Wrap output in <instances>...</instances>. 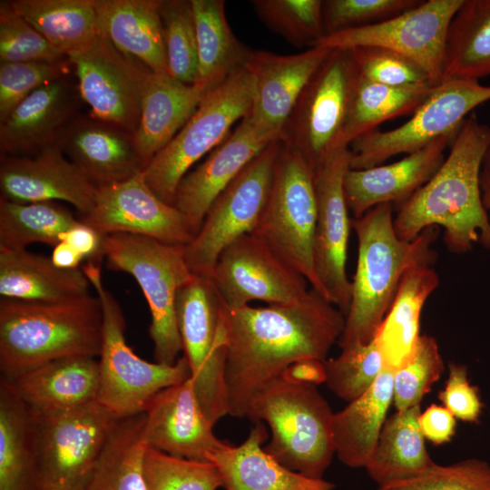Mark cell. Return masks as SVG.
Listing matches in <instances>:
<instances>
[{
  "instance_id": "6da1fadb",
  "label": "cell",
  "mask_w": 490,
  "mask_h": 490,
  "mask_svg": "<svg viewBox=\"0 0 490 490\" xmlns=\"http://www.w3.org/2000/svg\"><path fill=\"white\" fill-rule=\"evenodd\" d=\"M224 319L229 415L240 418L256 394L289 367L327 359L345 327V315L312 288L294 303L225 306Z\"/></svg>"
},
{
  "instance_id": "7a4b0ae2",
  "label": "cell",
  "mask_w": 490,
  "mask_h": 490,
  "mask_svg": "<svg viewBox=\"0 0 490 490\" xmlns=\"http://www.w3.org/2000/svg\"><path fill=\"white\" fill-rule=\"evenodd\" d=\"M490 144V126L469 115L434 174L399 205L394 226L406 240L429 227L444 229V241L454 253H466L477 243L490 250V218L480 191V170Z\"/></svg>"
},
{
  "instance_id": "3957f363",
  "label": "cell",
  "mask_w": 490,
  "mask_h": 490,
  "mask_svg": "<svg viewBox=\"0 0 490 490\" xmlns=\"http://www.w3.org/2000/svg\"><path fill=\"white\" fill-rule=\"evenodd\" d=\"M358 238V260L340 348L371 342L380 327L405 271L415 265L436 261L432 244L438 227L424 230L412 240L399 238L394 226L392 204L377 205L351 219Z\"/></svg>"
},
{
  "instance_id": "277c9868",
  "label": "cell",
  "mask_w": 490,
  "mask_h": 490,
  "mask_svg": "<svg viewBox=\"0 0 490 490\" xmlns=\"http://www.w3.org/2000/svg\"><path fill=\"white\" fill-rule=\"evenodd\" d=\"M102 344L103 310L97 295L59 302L0 300V370L5 378L60 358H98Z\"/></svg>"
},
{
  "instance_id": "5b68a950",
  "label": "cell",
  "mask_w": 490,
  "mask_h": 490,
  "mask_svg": "<svg viewBox=\"0 0 490 490\" xmlns=\"http://www.w3.org/2000/svg\"><path fill=\"white\" fill-rule=\"evenodd\" d=\"M334 414L317 386L279 377L256 394L246 417L267 423L270 440L264 450L279 463L321 479L335 455Z\"/></svg>"
},
{
  "instance_id": "8992f818",
  "label": "cell",
  "mask_w": 490,
  "mask_h": 490,
  "mask_svg": "<svg viewBox=\"0 0 490 490\" xmlns=\"http://www.w3.org/2000/svg\"><path fill=\"white\" fill-rule=\"evenodd\" d=\"M81 269L103 310L97 401L118 419L142 414L159 391L191 377L188 361L183 355L172 365L149 362L137 356L125 339L121 306L103 282L101 262L87 260Z\"/></svg>"
},
{
  "instance_id": "52a82bcc",
  "label": "cell",
  "mask_w": 490,
  "mask_h": 490,
  "mask_svg": "<svg viewBox=\"0 0 490 490\" xmlns=\"http://www.w3.org/2000/svg\"><path fill=\"white\" fill-rule=\"evenodd\" d=\"M103 251L108 268L132 275L143 292L151 312L149 335L155 362L175 364L182 351L176 296L194 276L185 260L184 245L113 233L104 236Z\"/></svg>"
},
{
  "instance_id": "ba28073f",
  "label": "cell",
  "mask_w": 490,
  "mask_h": 490,
  "mask_svg": "<svg viewBox=\"0 0 490 490\" xmlns=\"http://www.w3.org/2000/svg\"><path fill=\"white\" fill-rule=\"evenodd\" d=\"M254 78L247 67L211 88L177 134L142 171L152 191L174 205L182 178L204 155L229 136L231 127L246 117L254 98Z\"/></svg>"
},
{
  "instance_id": "9c48e42d",
  "label": "cell",
  "mask_w": 490,
  "mask_h": 490,
  "mask_svg": "<svg viewBox=\"0 0 490 490\" xmlns=\"http://www.w3.org/2000/svg\"><path fill=\"white\" fill-rule=\"evenodd\" d=\"M316 220L314 171L298 152L281 143L270 193L251 234L326 299L314 267Z\"/></svg>"
},
{
  "instance_id": "30bf717a",
  "label": "cell",
  "mask_w": 490,
  "mask_h": 490,
  "mask_svg": "<svg viewBox=\"0 0 490 490\" xmlns=\"http://www.w3.org/2000/svg\"><path fill=\"white\" fill-rule=\"evenodd\" d=\"M358 71L351 49H332L301 92L282 131L280 142L298 152L314 171L344 147Z\"/></svg>"
},
{
  "instance_id": "8fae6325",
  "label": "cell",
  "mask_w": 490,
  "mask_h": 490,
  "mask_svg": "<svg viewBox=\"0 0 490 490\" xmlns=\"http://www.w3.org/2000/svg\"><path fill=\"white\" fill-rule=\"evenodd\" d=\"M225 306L211 278L194 275L178 291L176 318L199 401L215 425L229 415Z\"/></svg>"
},
{
  "instance_id": "7c38bea8",
  "label": "cell",
  "mask_w": 490,
  "mask_h": 490,
  "mask_svg": "<svg viewBox=\"0 0 490 490\" xmlns=\"http://www.w3.org/2000/svg\"><path fill=\"white\" fill-rule=\"evenodd\" d=\"M35 416L39 489L83 490L120 419L98 401Z\"/></svg>"
},
{
  "instance_id": "4fadbf2b",
  "label": "cell",
  "mask_w": 490,
  "mask_h": 490,
  "mask_svg": "<svg viewBox=\"0 0 490 490\" xmlns=\"http://www.w3.org/2000/svg\"><path fill=\"white\" fill-rule=\"evenodd\" d=\"M487 101L490 85L470 80L443 81L403 124L388 131L375 130L354 140L348 146L350 169L380 165L443 136H456L468 113Z\"/></svg>"
},
{
  "instance_id": "5bb4252c",
  "label": "cell",
  "mask_w": 490,
  "mask_h": 490,
  "mask_svg": "<svg viewBox=\"0 0 490 490\" xmlns=\"http://www.w3.org/2000/svg\"><path fill=\"white\" fill-rule=\"evenodd\" d=\"M280 141L270 143L253 158L214 201L184 256L194 275L211 278L220 253L251 234L264 210Z\"/></svg>"
},
{
  "instance_id": "9a60e30c",
  "label": "cell",
  "mask_w": 490,
  "mask_h": 490,
  "mask_svg": "<svg viewBox=\"0 0 490 490\" xmlns=\"http://www.w3.org/2000/svg\"><path fill=\"white\" fill-rule=\"evenodd\" d=\"M463 1H421L385 21L328 34L316 45L330 49L387 48L417 64L430 81L438 84L443 78L449 25Z\"/></svg>"
},
{
  "instance_id": "2e32d148",
  "label": "cell",
  "mask_w": 490,
  "mask_h": 490,
  "mask_svg": "<svg viewBox=\"0 0 490 490\" xmlns=\"http://www.w3.org/2000/svg\"><path fill=\"white\" fill-rule=\"evenodd\" d=\"M350 152L343 148L314 170L317 220L313 242L314 267L326 299L346 317L352 295L346 262L351 219L344 194V177L350 169Z\"/></svg>"
},
{
  "instance_id": "e0dca14e",
  "label": "cell",
  "mask_w": 490,
  "mask_h": 490,
  "mask_svg": "<svg viewBox=\"0 0 490 490\" xmlns=\"http://www.w3.org/2000/svg\"><path fill=\"white\" fill-rule=\"evenodd\" d=\"M211 279L228 308L243 307L253 300L268 305L294 303L311 288L253 234L240 237L220 253Z\"/></svg>"
},
{
  "instance_id": "ac0fdd59",
  "label": "cell",
  "mask_w": 490,
  "mask_h": 490,
  "mask_svg": "<svg viewBox=\"0 0 490 490\" xmlns=\"http://www.w3.org/2000/svg\"><path fill=\"white\" fill-rule=\"evenodd\" d=\"M78 219L103 236L127 233L184 246L195 236L186 217L152 191L142 172L98 188L93 208Z\"/></svg>"
},
{
  "instance_id": "d6986e66",
  "label": "cell",
  "mask_w": 490,
  "mask_h": 490,
  "mask_svg": "<svg viewBox=\"0 0 490 490\" xmlns=\"http://www.w3.org/2000/svg\"><path fill=\"white\" fill-rule=\"evenodd\" d=\"M68 61L75 69L80 94L94 117L134 133L146 66L100 35L90 48Z\"/></svg>"
},
{
  "instance_id": "ffe728a7",
  "label": "cell",
  "mask_w": 490,
  "mask_h": 490,
  "mask_svg": "<svg viewBox=\"0 0 490 490\" xmlns=\"http://www.w3.org/2000/svg\"><path fill=\"white\" fill-rule=\"evenodd\" d=\"M1 199L16 202L64 201L79 215L93 206L98 188L55 143L34 157L2 155Z\"/></svg>"
},
{
  "instance_id": "44dd1931",
  "label": "cell",
  "mask_w": 490,
  "mask_h": 490,
  "mask_svg": "<svg viewBox=\"0 0 490 490\" xmlns=\"http://www.w3.org/2000/svg\"><path fill=\"white\" fill-rule=\"evenodd\" d=\"M276 141L248 114L222 143L182 178L174 206L186 217L195 235L218 196L253 158Z\"/></svg>"
},
{
  "instance_id": "7402d4cb",
  "label": "cell",
  "mask_w": 490,
  "mask_h": 490,
  "mask_svg": "<svg viewBox=\"0 0 490 490\" xmlns=\"http://www.w3.org/2000/svg\"><path fill=\"white\" fill-rule=\"evenodd\" d=\"M332 49L316 45L294 54L252 50L246 67L254 78L250 119L280 141L301 92Z\"/></svg>"
},
{
  "instance_id": "603a6c76",
  "label": "cell",
  "mask_w": 490,
  "mask_h": 490,
  "mask_svg": "<svg viewBox=\"0 0 490 490\" xmlns=\"http://www.w3.org/2000/svg\"><path fill=\"white\" fill-rule=\"evenodd\" d=\"M143 413L148 446L171 456L207 460L226 442L213 433L214 425L199 401L191 377L159 391Z\"/></svg>"
},
{
  "instance_id": "cb8c5ba5",
  "label": "cell",
  "mask_w": 490,
  "mask_h": 490,
  "mask_svg": "<svg viewBox=\"0 0 490 490\" xmlns=\"http://www.w3.org/2000/svg\"><path fill=\"white\" fill-rule=\"evenodd\" d=\"M456 136H443L401 160L368 169H349L344 177V194L353 218L372 208L402 204L424 186L445 160L446 147Z\"/></svg>"
},
{
  "instance_id": "d4e9b609",
  "label": "cell",
  "mask_w": 490,
  "mask_h": 490,
  "mask_svg": "<svg viewBox=\"0 0 490 490\" xmlns=\"http://www.w3.org/2000/svg\"><path fill=\"white\" fill-rule=\"evenodd\" d=\"M57 144L97 188L127 181L145 168L133 133L96 118L71 122Z\"/></svg>"
},
{
  "instance_id": "484cf974",
  "label": "cell",
  "mask_w": 490,
  "mask_h": 490,
  "mask_svg": "<svg viewBox=\"0 0 490 490\" xmlns=\"http://www.w3.org/2000/svg\"><path fill=\"white\" fill-rule=\"evenodd\" d=\"M211 89L197 83L187 84L168 73L145 68L140 120L133 133L145 167L183 127Z\"/></svg>"
},
{
  "instance_id": "4316f807",
  "label": "cell",
  "mask_w": 490,
  "mask_h": 490,
  "mask_svg": "<svg viewBox=\"0 0 490 490\" xmlns=\"http://www.w3.org/2000/svg\"><path fill=\"white\" fill-rule=\"evenodd\" d=\"M7 380L36 416L59 414L97 401L98 358H60Z\"/></svg>"
},
{
  "instance_id": "83f0119b",
  "label": "cell",
  "mask_w": 490,
  "mask_h": 490,
  "mask_svg": "<svg viewBox=\"0 0 490 490\" xmlns=\"http://www.w3.org/2000/svg\"><path fill=\"white\" fill-rule=\"evenodd\" d=\"M267 436L263 422H255L240 445L226 441L208 455L225 490H335L323 478L305 476L279 463L262 447Z\"/></svg>"
},
{
  "instance_id": "f1b7e54d",
  "label": "cell",
  "mask_w": 490,
  "mask_h": 490,
  "mask_svg": "<svg viewBox=\"0 0 490 490\" xmlns=\"http://www.w3.org/2000/svg\"><path fill=\"white\" fill-rule=\"evenodd\" d=\"M74 107L72 90L64 79L39 87L0 123L2 155L36 154L57 143Z\"/></svg>"
},
{
  "instance_id": "f546056e",
  "label": "cell",
  "mask_w": 490,
  "mask_h": 490,
  "mask_svg": "<svg viewBox=\"0 0 490 490\" xmlns=\"http://www.w3.org/2000/svg\"><path fill=\"white\" fill-rule=\"evenodd\" d=\"M162 0H94L98 35L154 73H167Z\"/></svg>"
},
{
  "instance_id": "4dcf8cb0",
  "label": "cell",
  "mask_w": 490,
  "mask_h": 490,
  "mask_svg": "<svg viewBox=\"0 0 490 490\" xmlns=\"http://www.w3.org/2000/svg\"><path fill=\"white\" fill-rule=\"evenodd\" d=\"M438 284L439 277L430 265H415L405 271L373 339L386 368L396 371L413 356L421 336L423 307Z\"/></svg>"
},
{
  "instance_id": "1f68e13d",
  "label": "cell",
  "mask_w": 490,
  "mask_h": 490,
  "mask_svg": "<svg viewBox=\"0 0 490 490\" xmlns=\"http://www.w3.org/2000/svg\"><path fill=\"white\" fill-rule=\"evenodd\" d=\"M90 286L82 269H60L50 257L26 249L0 248L2 299L59 302L89 294Z\"/></svg>"
},
{
  "instance_id": "d6a6232c",
  "label": "cell",
  "mask_w": 490,
  "mask_h": 490,
  "mask_svg": "<svg viewBox=\"0 0 490 490\" xmlns=\"http://www.w3.org/2000/svg\"><path fill=\"white\" fill-rule=\"evenodd\" d=\"M394 371L384 368L357 399L334 414L335 455L347 466L366 467L393 404Z\"/></svg>"
},
{
  "instance_id": "836d02e7",
  "label": "cell",
  "mask_w": 490,
  "mask_h": 490,
  "mask_svg": "<svg viewBox=\"0 0 490 490\" xmlns=\"http://www.w3.org/2000/svg\"><path fill=\"white\" fill-rule=\"evenodd\" d=\"M0 490H40L36 461V416L0 378Z\"/></svg>"
},
{
  "instance_id": "e575fe53",
  "label": "cell",
  "mask_w": 490,
  "mask_h": 490,
  "mask_svg": "<svg viewBox=\"0 0 490 490\" xmlns=\"http://www.w3.org/2000/svg\"><path fill=\"white\" fill-rule=\"evenodd\" d=\"M420 413L418 405L387 417L365 467L377 487L416 476L435 463L418 425Z\"/></svg>"
},
{
  "instance_id": "d590c367",
  "label": "cell",
  "mask_w": 490,
  "mask_h": 490,
  "mask_svg": "<svg viewBox=\"0 0 490 490\" xmlns=\"http://www.w3.org/2000/svg\"><path fill=\"white\" fill-rule=\"evenodd\" d=\"M198 50L197 83L213 88L246 67L252 50L240 42L226 17L223 0H191Z\"/></svg>"
},
{
  "instance_id": "8d00e7d4",
  "label": "cell",
  "mask_w": 490,
  "mask_h": 490,
  "mask_svg": "<svg viewBox=\"0 0 490 490\" xmlns=\"http://www.w3.org/2000/svg\"><path fill=\"white\" fill-rule=\"evenodd\" d=\"M12 8L67 58L90 48L98 37L94 0H12Z\"/></svg>"
},
{
  "instance_id": "74e56055",
  "label": "cell",
  "mask_w": 490,
  "mask_h": 490,
  "mask_svg": "<svg viewBox=\"0 0 490 490\" xmlns=\"http://www.w3.org/2000/svg\"><path fill=\"white\" fill-rule=\"evenodd\" d=\"M490 76V0H464L449 25L442 81Z\"/></svg>"
},
{
  "instance_id": "f35d334b",
  "label": "cell",
  "mask_w": 490,
  "mask_h": 490,
  "mask_svg": "<svg viewBox=\"0 0 490 490\" xmlns=\"http://www.w3.org/2000/svg\"><path fill=\"white\" fill-rule=\"evenodd\" d=\"M436 84L390 86L358 76L352 96L341 146L348 148L357 138L377 130L383 122L413 113Z\"/></svg>"
},
{
  "instance_id": "ab89813d",
  "label": "cell",
  "mask_w": 490,
  "mask_h": 490,
  "mask_svg": "<svg viewBox=\"0 0 490 490\" xmlns=\"http://www.w3.org/2000/svg\"><path fill=\"white\" fill-rule=\"evenodd\" d=\"M144 413L120 419L83 490H145Z\"/></svg>"
},
{
  "instance_id": "60d3db41",
  "label": "cell",
  "mask_w": 490,
  "mask_h": 490,
  "mask_svg": "<svg viewBox=\"0 0 490 490\" xmlns=\"http://www.w3.org/2000/svg\"><path fill=\"white\" fill-rule=\"evenodd\" d=\"M80 222L57 201L16 202L0 200V248L22 250L40 242L55 246L61 235Z\"/></svg>"
},
{
  "instance_id": "b9f144b4",
  "label": "cell",
  "mask_w": 490,
  "mask_h": 490,
  "mask_svg": "<svg viewBox=\"0 0 490 490\" xmlns=\"http://www.w3.org/2000/svg\"><path fill=\"white\" fill-rule=\"evenodd\" d=\"M258 17L299 48L315 46L325 35L322 0H253Z\"/></svg>"
},
{
  "instance_id": "7bdbcfd3",
  "label": "cell",
  "mask_w": 490,
  "mask_h": 490,
  "mask_svg": "<svg viewBox=\"0 0 490 490\" xmlns=\"http://www.w3.org/2000/svg\"><path fill=\"white\" fill-rule=\"evenodd\" d=\"M160 15L167 73L181 83H195L198 76V50L191 0H162Z\"/></svg>"
},
{
  "instance_id": "ee69618b",
  "label": "cell",
  "mask_w": 490,
  "mask_h": 490,
  "mask_svg": "<svg viewBox=\"0 0 490 490\" xmlns=\"http://www.w3.org/2000/svg\"><path fill=\"white\" fill-rule=\"evenodd\" d=\"M145 490H217L221 477L209 460L171 456L148 446L143 457Z\"/></svg>"
},
{
  "instance_id": "f6af8a7d",
  "label": "cell",
  "mask_w": 490,
  "mask_h": 490,
  "mask_svg": "<svg viewBox=\"0 0 490 490\" xmlns=\"http://www.w3.org/2000/svg\"><path fill=\"white\" fill-rule=\"evenodd\" d=\"M328 388L349 403L365 392L377 380L385 368L383 358L372 340L341 349V353L323 361Z\"/></svg>"
},
{
  "instance_id": "bcb514c9",
  "label": "cell",
  "mask_w": 490,
  "mask_h": 490,
  "mask_svg": "<svg viewBox=\"0 0 490 490\" xmlns=\"http://www.w3.org/2000/svg\"><path fill=\"white\" fill-rule=\"evenodd\" d=\"M444 369V361L436 338L421 334L411 358L394 371L393 405L396 411L420 405Z\"/></svg>"
},
{
  "instance_id": "7dc6e473",
  "label": "cell",
  "mask_w": 490,
  "mask_h": 490,
  "mask_svg": "<svg viewBox=\"0 0 490 490\" xmlns=\"http://www.w3.org/2000/svg\"><path fill=\"white\" fill-rule=\"evenodd\" d=\"M377 490H490V464L467 458L450 465L434 463L420 475Z\"/></svg>"
},
{
  "instance_id": "c3c4849f",
  "label": "cell",
  "mask_w": 490,
  "mask_h": 490,
  "mask_svg": "<svg viewBox=\"0 0 490 490\" xmlns=\"http://www.w3.org/2000/svg\"><path fill=\"white\" fill-rule=\"evenodd\" d=\"M64 56L20 16L8 1L0 3V63L62 62Z\"/></svg>"
},
{
  "instance_id": "681fc988",
  "label": "cell",
  "mask_w": 490,
  "mask_h": 490,
  "mask_svg": "<svg viewBox=\"0 0 490 490\" xmlns=\"http://www.w3.org/2000/svg\"><path fill=\"white\" fill-rule=\"evenodd\" d=\"M64 61L0 63V123L29 94L62 78Z\"/></svg>"
},
{
  "instance_id": "f907efd6",
  "label": "cell",
  "mask_w": 490,
  "mask_h": 490,
  "mask_svg": "<svg viewBox=\"0 0 490 490\" xmlns=\"http://www.w3.org/2000/svg\"><path fill=\"white\" fill-rule=\"evenodd\" d=\"M420 2L419 0H326L322 5L325 34L328 35L382 22L416 6Z\"/></svg>"
},
{
  "instance_id": "816d5d0a",
  "label": "cell",
  "mask_w": 490,
  "mask_h": 490,
  "mask_svg": "<svg viewBox=\"0 0 490 490\" xmlns=\"http://www.w3.org/2000/svg\"><path fill=\"white\" fill-rule=\"evenodd\" d=\"M351 50L358 74L366 80L390 86L432 83L422 67L392 50L376 46Z\"/></svg>"
},
{
  "instance_id": "f5cc1de1",
  "label": "cell",
  "mask_w": 490,
  "mask_h": 490,
  "mask_svg": "<svg viewBox=\"0 0 490 490\" xmlns=\"http://www.w3.org/2000/svg\"><path fill=\"white\" fill-rule=\"evenodd\" d=\"M438 398L456 418L466 423H478L482 416L484 403L479 388L470 383L468 370L465 364L448 363V376L445 387L438 393Z\"/></svg>"
},
{
  "instance_id": "db71d44e",
  "label": "cell",
  "mask_w": 490,
  "mask_h": 490,
  "mask_svg": "<svg viewBox=\"0 0 490 490\" xmlns=\"http://www.w3.org/2000/svg\"><path fill=\"white\" fill-rule=\"evenodd\" d=\"M418 425L425 439L436 446L452 440L456 434V418L442 405L432 404L418 417Z\"/></svg>"
},
{
  "instance_id": "11a10c76",
  "label": "cell",
  "mask_w": 490,
  "mask_h": 490,
  "mask_svg": "<svg viewBox=\"0 0 490 490\" xmlns=\"http://www.w3.org/2000/svg\"><path fill=\"white\" fill-rule=\"evenodd\" d=\"M103 238L104 236L80 220L79 223L61 235L60 241L70 244L84 260L102 262L104 259Z\"/></svg>"
},
{
  "instance_id": "9f6ffc18",
  "label": "cell",
  "mask_w": 490,
  "mask_h": 490,
  "mask_svg": "<svg viewBox=\"0 0 490 490\" xmlns=\"http://www.w3.org/2000/svg\"><path fill=\"white\" fill-rule=\"evenodd\" d=\"M281 377L290 381L317 386L326 381L324 363L316 359L301 360L289 367Z\"/></svg>"
},
{
  "instance_id": "6f0895ef",
  "label": "cell",
  "mask_w": 490,
  "mask_h": 490,
  "mask_svg": "<svg viewBox=\"0 0 490 490\" xmlns=\"http://www.w3.org/2000/svg\"><path fill=\"white\" fill-rule=\"evenodd\" d=\"M53 263L64 270H76L84 258L70 244L60 241L54 247L50 256Z\"/></svg>"
},
{
  "instance_id": "680465c9",
  "label": "cell",
  "mask_w": 490,
  "mask_h": 490,
  "mask_svg": "<svg viewBox=\"0 0 490 490\" xmlns=\"http://www.w3.org/2000/svg\"><path fill=\"white\" fill-rule=\"evenodd\" d=\"M479 181L482 201L490 218V144L483 158Z\"/></svg>"
}]
</instances>
